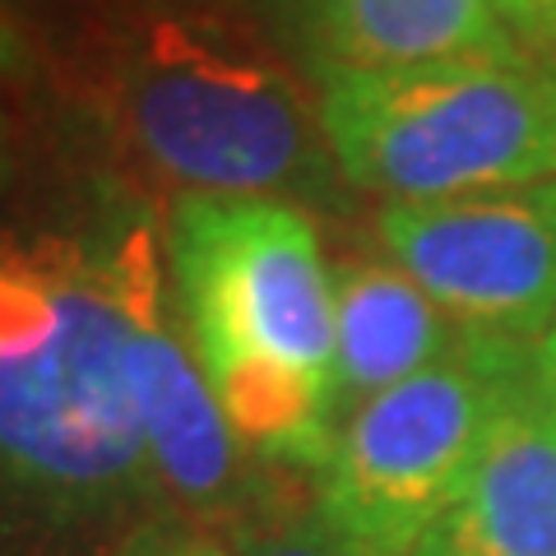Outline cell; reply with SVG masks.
I'll use <instances>...</instances> for the list:
<instances>
[{"instance_id":"6da1fadb","label":"cell","mask_w":556,"mask_h":556,"mask_svg":"<svg viewBox=\"0 0 556 556\" xmlns=\"http://www.w3.org/2000/svg\"><path fill=\"white\" fill-rule=\"evenodd\" d=\"M159 496L126 390L116 218L93 237L0 232V506L47 529Z\"/></svg>"},{"instance_id":"7a4b0ae2","label":"cell","mask_w":556,"mask_h":556,"mask_svg":"<svg viewBox=\"0 0 556 556\" xmlns=\"http://www.w3.org/2000/svg\"><path fill=\"white\" fill-rule=\"evenodd\" d=\"M167 269L200 367L260 464L320 473L339 431L334 274L306 208L269 195H181Z\"/></svg>"},{"instance_id":"3957f363","label":"cell","mask_w":556,"mask_h":556,"mask_svg":"<svg viewBox=\"0 0 556 556\" xmlns=\"http://www.w3.org/2000/svg\"><path fill=\"white\" fill-rule=\"evenodd\" d=\"M93 47L112 135L181 195L311 200L329 186L320 108L247 20L135 0L93 28Z\"/></svg>"},{"instance_id":"277c9868","label":"cell","mask_w":556,"mask_h":556,"mask_svg":"<svg viewBox=\"0 0 556 556\" xmlns=\"http://www.w3.org/2000/svg\"><path fill=\"white\" fill-rule=\"evenodd\" d=\"M339 177L390 204L556 181V65L450 61L320 84Z\"/></svg>"},{"instance_id":"5b68a950","label":"cell","mask_w":556,"mask_h":556,"mask_svg":"<svg viewBox=\"0 0 556 556\" xmlns=\"http://www.w3.org/2000/svg\"><path fill=\"white\" fill-rule=\"evenodd\" d=\"M538 348L473 334L437 367L348 408L316 506L353 556H413L450 510Z\"/></svg>"},{"instance_id":"8992f818","label":"cell","mask_w":556,"mask_h":556,"mask_svg":"<svg viewBox=\"0 0 556 556\" xmlns=\"http://www.w3.org/2000/svg\"><path fill=\"white\" fill-rule=\"evenodd\" d=\"M159 237L144 218H116V283L126 311V390L149 468L172 519L228 538L274 496L223 413L190 334L172 325Z\"/></svg>"},{"instance_id":"52a82bcc","label":"cell","mask_w":556,"mask_h":556,"mask_svg":"<svg viewBox=\"0 0 556 556\" xmlns=\"http://www.w3.org/2000/svg\"><path fill=\"white\" fill-rule=\"evenodd\" d=\"M380 241L473 334L538 348L556 329V181L390 204Z\"/></svg>"},{"instance_id":"ba28073f","label":"cell","mask_w":556,"mask_h":556,"mask_svg":"<svg viewBox=\"0 0 556 556\" xmlns=\"http://www.w3.org/2000/svg\"><path fill=\"white\" fill-rule=\"evenodd\" d=\"M274 24L316 84L529 56L492 0H274Z\"/></svg>"},{"instance_id":"9c48e42d","label":"cell","mask_w":556,"mask_h":556,"mask_svg":"<svg viewBox=\"0 0 556 556\" xmlns=\"http://www.w3.org/2000/svg\"><path fill=\"white\" fill-rule=\"evenodd\" d=\"M413 556H556V404L538 362Z\"/></svg>"},{"instance_id":"30bf717a","label":"cell","mask_w":556,"mask_h":556,"mask_svg":"<svg viewBox=\"0 0 556 556\" xmlns=\"http://www.w3.org/2000/svg\"><path fill=\"white\" fill-rule=\"evenodd\" d=\"M468 329L450 320L399 265L348 260L334 269V353L339 417L371 394L404 386L445 362Z\"/></svg>"},{"instance_id":"8fae6325","label":"cell","mask_w":556,"mask_h":556,"mask_svg":"<svg viewBox=\"0 0 556 556\" xmlns=\"http://www.w3.org/2000/svg\"><path fill=\"white\" fill-rule=\"evenodd\" d=\"M218 543L232 556H353L325 525L320 506H292L278 492Z\"/></svg>"},{"instance_id":"7c38bea8","label":"cell","mask_w":556,"mask_h":556,"mask_svg":"<svg viewBox=\"0 0 556 556\" xmlns=\"http://www.w3.org/2000/svg\"><path fill=\"white\" fill-rule=\"evenodd\" d=\"M492 5L533 61L556 65V0H492Z\"/></svg>"},{"instance_id":"4fadbf2b","label":"cell","mask_w":556,"mask_h":556,"mask_svg":"<svg viewBox=\"0 0 556 556\" xmlns=\"http://www.w3.org/2000/svg\"><path fill=\"white\" fill-rule=\"evenodd\" d=\"M121 556H232V552L223 547L214 533H200V529L181 525V519H167V525L135 529Z\"/></svg>"},{"instance_id":"5bb4252c","label":"cell","mask_w":556,"mask_h":556,"mask_svg":"<svg viewBox=\"0 0 556 556\" xmlns=\"http://www.w3.org/2000/svg\"><path fill=\"white\" fill-rule=\"evenodd\" d=\"M0 5H5L20 24H28V20L56 24L65 14H93V24L108 20V10H98V0H0Z\"/></svg>"},{"instance_id":"9a60e30c","label":"cell","mask_w":556,"mask_h":556,"mask_svg":"<svg viewBox=\"0 0 556 556\" xmlns=\"http://www.w3.org/2000/svg\"><path fill=\"white\" fill-rule=\"evenodd\" d=\"M28 61H33V47H28V33L14 14L0 5V79H20L28 75Z\"/></svg>"},{"instance_id":"2e32d148","label":"cell","mask_w":556,"mask_h":556,"mask_svg":"<svg viewBox=\"0 0 556 556\" xmlns=\"http://www.w3.org/2000/svg\"><path fill=\"white\" fill-rule=\"evenodd\" d=\"M538 367H543L547 376H556V329H552L543 343H538Z\"/></svg>"},{"instance_id":"e0dca14e","label":"cell","mask_w":556,"mask_h":556,"mask_svg":"<svg viewBox=\"0 0 556 556\" xmlns=\"http://www.w3.org/2000/svg\"><path fill=\"white\" fill-rule=\"evenodd\" d=\"M144 5H218V0H144Z\"/></svg>"},{"instance_id":"ac0fdd59","label":"cell","mask_w":556,"mask_h":556,"mask_svg":"<svg viewBox=\"0 0 556 556\" xmlns=\"http://www.w3.org/2000/svg\"><path fill=\"white\" fill-rule=\"evenodd\" d=\"M538 371H543V367H538ZM543 386H547V399L556 404V376H547V371H543Z\"/></svg>"},{"instance_id":"d6986e66","label":"cell","mask_w":556,"mask_h":556,"mask_svg":"<svg viewBox=\"0 0 556 556\" xmlns=\"http://www.w3.org/2000/svg\"><path fill=\"white\" fill-rule=\"evenodd\" d=\"M0 139H5V121H0Z\"/></svg>"}]
</instances>
